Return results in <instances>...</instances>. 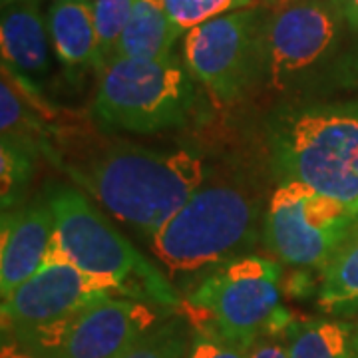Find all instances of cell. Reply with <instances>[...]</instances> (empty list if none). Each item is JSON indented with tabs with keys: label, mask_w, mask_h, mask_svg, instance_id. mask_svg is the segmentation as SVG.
Here are the masks:
<instances>
[{
	"label": "cell",
	"mask_w": 358,
	"mask_h": 358,
	"mask_svg": "<svg viewBox=\"0 0 358 358\" xmlns=\"http://www.w3.org/2000/svg\"><path fill=\"white\" fill-rule=\"evenodd\" d=\"M341 13L333 0H285L265 22L263 78L287 90L324 64L341 38Z\"/></svg>",
	"instance_id": "30bf717a"
},
{
	"label": "cell",
	"mask_w": 358,
	"mask_h": 358,
	"mask_svg": "<svg viewBox=\"0 0 358 358\" xmlns=\"http://www.w3.org/2000/svg\"><path fill=\"white\" fill-rule=\"evenodd\" d=\"M46 199L56 221V253L90 275L115 282L128 299L167 310L183 307L176 289L152 261L141 255L84 193L70 185H54Z\"/></svg>",
	"instance_id": "3957f363"
},
{
	"label": "cell",
	"mask_w": 358,
	"mask_h": 358,
	"mask_svg": "<svg viewBox=\"0 0 358 358\" xmlns=\"http://www.w3.org/2000/svg\"><path fill=\"white\" fill-rule=\"evenodd\" d=\"M249 352L251 346L227 341L209 329H195L192 350L187 358H249Z\"/></svg>",
	"instance_id": "7402d4cb"
},
{
	"label": "cell",
	"mask_w": 358,
	"mask_h": 358,
	"mask_svg": "<svg viewBox=\"0 0 358 358\" xmlns=\"http://www.w3.org/2000/svg\"><path fill=\"white\" fill-rule=\"evenodd\" d=\"M352 338H355V345L358 348V319L352 322Z\"/></svg>",
	"instance_id": "484cf974"
},
{
	"label": "cell",
	"mask_w": 358,
	"mask_h": 358,
	"mask_svg": "<svg viewBox=\"0 0 358 358\" xmlns=\"http://www.w3.org/2000/svg\"><path fill=\"white\" fill-rule=\"evenodd\" d=\"M115 219L154 237L205 181L203 157L187 150L120 143L66 167Z\"/></svg>",
	"instance_id": "6da1fadb"
},
{
	"label": "cell",
	"mask_w": 358,
	"mask_h": 358,
	"mask_svg": "<svg viewBox=\"0 0 358 358\" xmlns=\"http://www.w3.org/2000/svg\"><path fill=\"white\" fill-rule=\"evenodd\" d=\"M333 4L346 24L352 30H358V0H333Z\"/></svg>",
	"instance_id": "d4e9b609"
},
{
	"label": "cell",
	"mask_w": 358,
	"mask_h": 358,
	"mask_svg": "<svg viewBox=\"0 0 358 358\" xmlns=\"http://www.w3.org/2000/svg\"><path fill=\"white\" fill-rule=\"evenodd\" d=\"M357 68H358V50H357Z\"/></svg>",
	"instance_id": "83f0119b"
},
{
	"label": "cell",
	"mask_w": 358,
	"mask_h": 358,
	"mask_svg": "<svg viewBox=\"0 0 358 358\" xmlns=\"http://www.w3.org/2000/svg\"><path fill=\"white\" fill-rule=\"evenodd\" d=\"M0 358H44L36 355L34 350L26 348L22 343H18L14 336L2 333V350H0Z\"/></svg>",
	"instance_id": "cb8c5ba5"
},
{
	"label": "cell",
	"mask_w": 358,
	"mask_h": 358,
	"mask_svg": "<svg viewBox=\"0 0 358 358\" xmlns=\"http://www.w3.org/2000/svg\"><path fill=\"white\" fill-rule=\"evenodd\" d=\"M357 223L350 207L299 181H281L265 211L263 239L285 265L322 271Z\"/></svg>",
	"instance_id": "ba28073f"
},
{
	"label": "cell",
	"mask_w": 358,
	"mask_h": 358,
	"mask_svg": "<svg viewBox=\"0 0 358 358\" xmlns=\"http://www.w3.org/2000/svg\"><path fill=\"white\" fill-rule=\"evenodd\" d=\"M10 2H14V0H2V6H8Z\"/></svg>",
	"instance_id": "4316f807"
},
{
	"label": "cell",
	"mask_w": 358,
	"mask_h": 358,
	"mask_svg": "<svg viewBox=\"0 0 358 358\" xmlns=\"http://www.w3.org/2000/svg\"><path fill=\"white\" fill-rule=\"evenodd\" d=\"M112 296H124L115 282L90 275L52 249L48 261L28 281L2 296V331L66 319Z\"/></svg>",
	"instance_id": "8fae6325"
},
{
	"label": "cell",
	"mask_w": 358,
	"mask_h": 358,
	"mask_svg": "<svg viewBox=\"0 0 358 358\" xmlns=\"http://www.w3.org/2000/svg\"><path fill=\"white\" fill-rule=\"evenodd\" d=\"M38 152L24 141L2 138L0 171H2V211L18 207L24 197L26 185L34 176Z\"/></svg>",
	"instance_id": "d6986e66"
},
{
	"label": "cell",
	"mask_w": 358,
	"mask_h": 358,
	"mask_svg": "<svg viewBox=\"0 0 358 358\" xmlns=\"http://www.w3.org/2000/svg\"><path fill=\"white\" fill-rule=\"evenodd\" d=\"M267 14L245 6L219 14L183 34V64L219 106L241 100L263 78Z\"/></svg>",
	"instance_id": "52a82bcc"
},
{
	"label": "cell",
	"mask_w": 358,
	"mask_h": 358,
	"mask_svg": "<svg viewBox=\"0 0 358 358\" xmlns=\"http://www.w3.org/2000/svg\"><path fill=\"white\" fill-rule=\"evenodd\" d=\"M249 358H291L285 333H263L257 338Z\"/></svg>",
	"instance_id": "603a6c76"
},
{
	"label": "cell",
	"mask_w": 358,
	"mask_h": 358,
	"mask_svg": "<svg viewBox=\"0 0 358 358\" xmlns=\"http://www.w3.org/2000/svg\"><path fill=\"white\" fill-rule=\"evenodd\" d=\"M52 50L68 76L88 68L102 72L92 0H54L46 14Z\"/></svg>",
	"instance_id": "5bb4252c"
},
{
	"label": "cell",
	"mask_w": 358,
	"mask_h": 358,
	"mask_svg": "<svg viewBox=\"0 0 358 358\" xmlns=\"http://www.w3.org/2000/svg\"><path fill=\"white\" fill-rule=\"evenodd\" d=\"M281 263L243 255L215 267L193 289L183 308L195 329L253 346L263 333H285L293 317L281 305Z\"/></svg>",
	"instance_id": "5b68a950"
},
{
	"label": "cell",
	"mask_w": 358,
	"mask_h": 358,
	"mask_svg": "<svg viewBox=\"0 0 358 358\" xmlns=\"http://www.w3.org/2000/svg\"><path fill=\"white\" fill-rule=\"evenodd\" d=\"M317 305L333 317L358 315V223L320 271Z\"/></svg>",
	"instance_id": "2e32d148"
},
{
	"label": "cell",
	"mask_w": 358,
	"mask_h": 358,
	"mask_svg": "<svg viewBox=\"0 0 358 358\" xmlns=\"http://www.w3.org/2000/svg\"><path fill=\"white\" fill-rule=\"evenodd\" d=\"M195 102V78L176 56L114 58L100 72L92 115L110 131L157 134L183 126Z\"/></svg>",
	"instance_id": "8992f818"
},
{
	"label": "cell",
	"mask_w": 358,
	"mask_h": 358,
	"mask_svg": "<svg viewBox=\"0 0 358 358\" xmlns=\"http://www.w3.org/2000/svg\"><path fill=\"white\" fill-rule=\"evenodd\" d=\"M192 320L171 315L141 334L120 358H187L193 345Z\"/></svg>",
	"instance_id": "ac0fdd59"
},
{
	"label": "cell",
	"mask_w": 358,
	"mask_h": 358,
	"mask_svg": "<svg viewBox=\"0 0 358 358\" xmlns=\"http://www.w3.org/2000/svg\"><path fill=\"white\" fill-rule=\"evenodd\" d=\"M285 336L291 358H358L348 320L293 319Z\"/></svg>",
	"instance_id": "e0dca14e"
},
{
	"label": "cell",
	"mask_w": 358,
	"mask_h": 358,
	"mask_svg": "<svg viewBox=\"0 0 358 358\" xmlns=\"http://www.w3.org/2000/svg\"><path fill=\"white\" fill-rule=\"evenodd\" d=\"M259 223V205L247 192L231 183L201 185L152 237V249L173 275L199 273L243 257Z\"/></svg>",
	"instance_id": "277c9868"
},
{
	"label": "cell",
	"mask_w": 358,
	"mask_h": 358,
	"mask_svg": "<svg viewBox=\"0 0 358 358\" xmlns=\"http://www.w3.org/2000/svg\"><path fill=\"white\" fill-rule=\"evenodd\" d=\"M0 237V293L6 296L28 281L54 249L56 221L48 199L2 211Z\"/></svg>",
	"instance_id": "7c38bea8"
},
{
	"label": "cell",
	"mask_w": 358,
	"mask_h": 358,
	"mask_svg": "<svg viewBox=\"0 0 358 358\" xmlns=\"http://www.w3.org/2000/svg\"><path fill=\"white\" fill-rule=\"evenodd\" d=\"M183 34L164 0H136L129 22L117 42L115 58L166 60Z\"/></svg>",
	"instance_id": "9a60e30c"
},
{
	"label": "cell",
	"mask_w": 358,
	"mask_h": 358,
	"mask_svg": "<svg viewBox=\"0 0 358 358\" xmlns=\"http://www.w3.org/2000/svg\"><path fill=\"white\" fill-rule=\"evenodd\" d=\"M164 2L179 28L187 32L193 26L201 24L209 18H215L219 14L251 6L255 0H164Z\"/></svg>",
	"instance_id": "44dd1931"
},
{
	"label": "cell",
	"mask_w": 358,
	"mask_h": 358,
	"mask_svg": "<svg viewBox=\"0 0 358 358\" xmlns=\"http://www.w3.org/2000/svg\"><path fill=\"white\" fill-rule=\"evenodd\" d=\"M2 66L24 86L42 94L50 78V32L40 13V0H14L2 6L0 22Z\"/></svg>",
	"instance_id": "4fadbf2b"
},
{
	"label": "cell",
	"mask_w": 358,
	"mask_h": 358,
	"mask_svg": "<svg viewBox=\"0 0 358 358\" xmlns=\"http://www.w3.org/2000/svg\"><path fill=\"white\" fill-rule=\"evenodd\" d=\"M273 166L358 213V102L287 108L268 124Z\"/></svg>",
	"instance_id": "7a4b0ae2"
},
{
	"label": "cell",
	"mask_w": 358,
	"mask_h": 358,
	"mask_svg": "<svg viewBox=\"0 0 358 358\" xmlns=\"http://www.w3.org/2000/svg\"><path fill=\"white\" fill-rule=\"evenodd\" d=\"M159 320L154 305L112 296L66 319L2 333L44 358H120Z\"/></svg>",
	"instance_id": "9c48e42d"
},
{
	"label": "cell",
	"mask_w": 358,
	"mask_h": 358,
	"mask_svg": "<svg viewBox=\"0 0 358 358\" xmlns=\"http://www.w3.org/2000/svg\"><path fill=\"white\" fill-rule=\"evenodd\" d=\"M134 4L136 0H92L102 70L115 58L117 42L128 26Z\"/></svg>",
	"instance_id": "ffe728a7"
}]
</instances>
